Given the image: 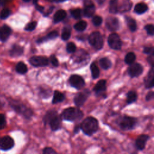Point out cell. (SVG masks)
I'll use <instances>...</instances> for the list:
<instances>
[{
  "label": "cell",
  "mask_w": 154,
  "mask_h": 154,
  "mask_svg": "<svg viewBox=\"0 0 154 154\" xmlns=\"http://www.w3.org/2000/svg\"><path fill=\"white\" fill-rule=\"evenodd\" d=\"M106 82L105 79H101L96 83L93 88V91H94L96 95L97 96L104 95V93L106 90Z\"/></svg>",
  "instance_id": "9a60e30c"
},
{
  "label": "cell",
  "mask_w": 154,
  "mask_h": 154,
  "mask_svg": "<svg viewBox=\"0 0 154 154\" xmlns=\"http://www.w3.org/2000/svg\"><path fill=\"white\" fill-rule=\"evenodd\" d=\"M143 70V67L140 64L132 63L129 67L128 69V72L131 77L134 78L140 76L142 73Z\"/></svg>",
  "instance_id": "4fadbf2b"
},
{
  "label": "cell",
  "mask_w": 154,
  "mask_h": 154,
  "mask_svg": "<svg viewBox=\"0 0 154 154\" xmlns=\"http://www.w3.org/2000/svg\"><path fill=\"white\" fill-rule=\"evenodd\" d=\"M153 57H154V54L153 53V54H150L148 58H147L148 62L150 64V65L152 66V67L153 66V61H154Z\"/></svg>",
  "instance_id": "c3c4849f"
},
{
  "label": "cell",
  "mask_w": 154,
  "mask_h": 154,
  "mask_svg": "<svg viewBox=\"0 0 154 154\" xmlns=\"http://www.w3.org/2000/svg\"><path fill=\"white\" fill-rule=\"evenodd\" d=\"M136 56L133 52H129L126 54L125 58V61L128 64H132L135 60Z\"/></svg>",
  "instance_id": "e575fe53"
},
{
  "label": "cell",
  "mask_w": 154,
  "mask_h": 154,
  "mask_svg": "<svg viewBox=\"0 0 154 154\" xmlns=\"http://www.w3.org/2000/svg\"><path fill=\"white\" fill-rule=\"evenodd\" d=\"M94 12H95V6L93 4V3L91 2L87 3L83 10L84 16L87 17H90L94 14Z\"/></svg>",
  "instance_id": "d6986e66"
},
{
  "label": "cell",
  "mask_w": 154,
  "mask_h": 154,
  "mask_svg": "<svg viewBox=\"0 0 154 154\" xmlns=\"http://www.w3.org/2000/svg\"><path fill=\"white\" fill-rule=\"evenodd\" d=\"M69 82L72 87L77 90H80L85 86L84 79L79 75H73L69 78Z\"/></svg>",
  "instance_id": "9c48e42d"
},
{
  "label": "cell",
  "mask_w": 154,
  "mask_h": 154,
  "mask_svg": "<svg viewBox=\"0 0 154 154\" xmlns=\"http://www.w3.org/2000/svg\"><path fill=\"white\" fill-rule=\"evenodd\" d=\"M10 10H9L8 8H4L0 13V18L1 19H5L10 15Z\"/></svg>",
  "instance_id": "8d00e7d4"
},
{
  "label": "cell",
  "mask_w": 154,
  "mask_h": 154,
  "mask_svg": "<svg viewBox=\"0 0 154 154\" xmlns=\"http://www.w3.org/2000/svg\"><path fill=\"white\" fill-rule=\"evenodd\" d=\"M62 120L74 122L81 120L84 117V112L79 108L69 107L65 108L60 114Z\"/></svg>",
  "instance_id": "7a4b0ae2"
},
{
  "label": "cell",
  "mask_w": 154,
  "mask_h": 154,
  "mask_svg": "<svg viewBox=\"0 0 154 154\" xmlns=\"http://www.w3.org/2000/svg\"><path fill=\"white\" fill-rule=\"evenodd\" d=\"M50 61L51 64L55 66V67H57L58 66V61L57 60V58L55 57V56L54 55H52L50 57Z\"/></svg>",
  "instance_id": "f6af8a7d"
},
{
  "label": "cell",
  "mask_w": 154,
  "mask_h": 154,
  "mask_svg": "<svg viewBox=\"0 0 154 154\" xmlns=\"http://www.w3.org/2000/svg\"><path fill=\"white\" fill-rule=\"evenodd\" d=\"M87 25V24L86 22L84 20H81L75 24L74 28L78 31H82L86 29Z\"/></svg>",
  "instance_id": "836d02e7"
},
{
  "label": "cell",
  "mask_w": 154,
  "mask_h": 154,
  "mask_svg": "<svg viewBox=\"0 0 154 154\" xmlns=\"http://www.w3.org/2000/svg\"><path fill=\"white\" fill-rule=\"evenodd\" d=\"M154 98V92L151 91L147 93V94L146 96V101H150L152 100Z\"/></svg>",
  "instance_id": "bcb514c9"
},
{
  "label": "cell",
  "mask_w": 154,
  "mask_h": 154,
  "mask_svg": "<svg viewBox=\"0 0 154 154\" xmlns=\"http://www.w3.org/2000/svg\"><path fill=\"white\" fill-rule=\"evenodd\" d=\"M132 7V3L129 0H125L121 5H120V7H119V11H120L121 12H125L129 11L131 10Z\"/></svg>",
  "instance_id": "f1b7e54d"
},
{
  "label": "cell",
  "mask_w": 154,
  "mask_h": 154,
  "mask_svg": "<svg viewBox=\"0 0 154 154\" xmlns=\"http://www.w3.org/2000/svg\"><path fill=\"white\" fill-rule=\"evenodd\" d=\"M105 25L108 29L111 31H117L120 26L119 21L118 19L115 17H108L106 20Z\"/></svg>",
  "instance_id": "5bb4252c"
},
{
  "label": "cell",
  "mask_w": 154,
  "mask_h": 154,
  "mask_svg": "<svg viewBox=\"0 0 154 154\" xmlns=\"http://www.w3.org/2000/svg\"><path fill=\"white\" fill-rule=\"evenodd\" d=\"M35 8H36L38 11H40V13H43V12L44 7L41 6V5H38V4H35Z\"/></svg>",
  "instance_id": "f907efd6"
},
{
  "label": "cell",
  "mask_w": 154,
  "mask_h": 154,
  "mask_svg": "<svg viewBox=\"0 0 154 154\" xmlns=\"http://www.w3.org/2000/svg\"><path fill=\"white\" fill-rule=\"evenodd\" d=\"M137 100V94L134 91H129L126 94V103L131 104L134 103Z\"/></svg>",
  "instance_id": "d4e9b609"
},
{
  "label": "cell",
  "mask_w": 154,
  "mask_h": 154,
  "mask_svg": "<svg viewBox=\"0 0 154 154\" xmlns=\"http://www.w3.org/2000/svg\"><path fill=\"white\" fill-rule=\"evenodd\" d=\"M90 70L93 78H97L99 76V69L95 63H92L90 65Z\"/></svg>",
  "instance_id": "1f68e13d"
},
{
  "label": "cell",
  "mask_w": 154,
  "mask_h": 154,
  "mask_svg": "<svg viewBox=\"0 0 154 154\" xmlns=\"http://www.w3.org/2000/svg\"><path fill=\"white\" fill-rule=\"evenodd\" d=\"M109 11L110 13L116 14L119 11V5L117 0H110Z\"/></svg>",
  "instance_id": "f546056e"
},
{
  "label": "cell",
  "mask_w": 154,
  "mask_h": 154,
  "mask_svg": "<svg viewBox=\"0 0 154 154\" xmlns=\"http://www.w3.org/2000/svg\"><path fill=\"white\" fill-rule=\"evenodd\" d=\"M92 22L94 26H98L101 25V23L102 22V18L99 16H96L93 18Z\"/></svg>",
  "instance_id": "b9f144b4"
},
{
  "label": "cell",
  "mask_w": 154,
  "mask_h": 154,
  "mask_svg": "<svg viewBox=\"0 0 154 154\" xmlns=\"http://www.w3.org/2000/svg\"><path fill=\"white\" fill-rule=\"evenodd\" d=\"M7 122L5 116L3 114H0V130L4 129L6 126Z\"/></svg>",
  "instance_id": "60d3db41"
},
{
  "label": "cell",
  "mask_w": 154,
  "mask_h": 154,
  "mask_svg": "<svg viewBox=\"0 0 154 154\" xmlns=\"http://www.w3.org/2000/svg\"><path fill=\"white\" fill-rule=\"evenodd\" d=\"M40 94L43 98H48L51 96V90L45 88H42L40 90Z\"/></svg>",
  "instance_id": "ee69618b"
},
{
  "label": "cell",
  "mask_w": 154,
  "mask_h": 154,
  "mask_svg": "<svg viewBox=\"0 0 154 154\" xmlns=\"http://www.w3.org/2000/svg\"><path fill=\"white\" fill-rule=\"evenodd\" d=\"M23 1H25V2H29V1H30L31 0H23Z\"/></svg>",
  "instance_id": "9f6ffc18"
},
{
  "label": "cell",
  "mask_w": 154,
  "mask_h": 154,
  "mask_svg": "<svg viewBox=\"0 0 154 154\" xmlns=\"http://www.w3.org/2000/svg\"><path fill=\"white\" fill-rule=\"evenodd\" d=\"M66 16V12L63 10L57 11L54 16V22L57 23L63 20Z\"/></svg>",
  "instance_id": "603a6c76"
},
{
  "label": "cell",
  "mask_w": 154,
  "mask_h": 154,
  "mask_svg": "<svg viewBox=\"0 0 154 154\" xmlns=\"http://www.w3.org/2000/svg\"><path fill=\"white\" fill-rule=\"evenodd\" d=\"M65 98H66V96L64 94H63V93L58 90H55L54 92V96L52 100V103L57 104V103L62 102L64 100Z\"/></svg>",
  "instance_id": "44dd1931"
},
{
  "label": "cell",
  "mask_w": 154,
  "mask_h": 154,
  "mask_svg": "<svg viewBox=\"0 0 154 154\" xmlns=\"http://www.w3.org/2000/svg\"><path fill=\"white\" fill-rule=\"evenodd\" d=\"M90 95V91L88 89H85L83 90L82 92L77 93L73 99V102L76 107L80 108L87 101Z\"/></svg>",
  "instance_id": "8992f818"
},
{
  "label": "cell",
  "mask_w": 154,
  "mask_h": 154,
  "mask_svg": "<svg viewBox=\"0 0 154 154\" xmlns=\"http://www.w3.org/2000/svg\"><path fill=\"white\" fill-rule=\"evenodd\" d=\"M67 0H54V2H64V1H66Z\"/></svg>",
  "instance_id": "db71d44e"
},
{
  "label": "cell",
  "mask_w": 154,
  "mask_h": 154,
  "mask_svg": "<svg viewBox=\"0 0 154 154\" xmlns=\"http://www.w3.org/2000/svg\"><path fill=\"white\" fill-rule=\"evenodd\" d=\"M71 15L72 17H73L75 19H79L81 16V10L79 8H76L74 10H71L70 11Z\"/></svg>",
  "instance_id": "f35d334b"
},
{
  "label": "cell",
  "mask_w": 154,
  "mask_h": 154,
  "mask_svg": "<svg viewBox=\"0 0 154 154\" xmlns=\"http://www.w3.org/2000/svg\"><path fill=\"white\" fill-rule=\"evenodd\" d=\"M14 146V140L10 136L6 135L0 138V149L2 150H8Z\"/></svg>",
  "instance_id": "8fae6325"
},
{
  "label": "cell",
  "mask_w": 154,
  "mask_h": 154,
  "mask_svg": "<svg viewBox=\"0 0 154 154\" xmlns=\"http://www.w3.org/2000/svg\"><path fill=\"white\" fill-rule=\"evenodd\" d=\"M16 70L20 74H25L28 71V68L26 64L23 62H19L16 66Z\"/></svg>",
  "instance_id": "83f0119b"
},
{
  "label": "cell",
  "mask_w": 154,
  "mask_h": 154,
  "mask_svg": "<svg viewBox=\"0 0 154 154\" xmlns=\"http://www.w3.org/2000/svg\"><path fill=\"white\" fill-rule=\"evenodd\" d=\"M32 1H33V3H34V4H37V2L38 0H32Z\"/></svg>",
  "instance_id": "11a10c76"
},
{
  "label": "cell",
  "mask_w": 154,
  "mask_h": 154,
  "mask_svg": "<svg viewBox=\"0 0 154 154\" xmlns=\"http://www.w3.org/2000/svg\"><path fill=\"white\" fill-rule=\"evenodd\" d=\"M11 29L8 25H4L0 28V40L3 42H5L11 35Z\"/></svg>",
  "instance_id": "e0dca14e"
},
{
  "label": "cell",
  "mask_w": 154,
  "mask_h": 154,
  "mask_svg": "<svg viewBox=\"0 0 154 154\" xmlns=\"http://www.w3.org/2000/svg\"><path fill=\"white\" fill-rule=\"evenodd\" d=\"M138 119L134 117L128 115H122L116 120L117 126L122 131H131L136 128L138 125Z\"/></svg>",
  "instance_id": "3957f363"
},
{
  "label": "cell",
  "mask_w": 154,
  "mask_h": 154,
  "mask_svg": "<svg viewBox=\"0 0 154 154\" xmlns=\"http://www.w3.org/2000/svg\"><path fill=\"white\" fill-rule=\"evenodd\" d=\"M76 49V47L73 43L70 42L67 43L66 46V50L69 53H73L75 52Z\"/></svg>",
  "instance_id": "ab89813d"
},
{
  "label": "cell",
  "mask_w": 154,
  "mask_h": 154,
  "mask_svg": "<svg viewBox=\"0 0 154 154\" xmlns=\"http://www.w3.org/2000/svg\"><path fill=\"white\" fill-rule=\"evenodd\" d=\"M79 125L81 130L87 136H92L99 129V122L96 118L92 116L86 117Z\"/></svg>",
  "instance_id": "6da1fadb"
},
{
  "label": "cell",
  "mask_w": 154,
  "mask_h": 154,
  "mask_svg": "<svg viewBox=\"0 0 154 154\" xmlns=\"http://www.w3.org/2000/svg\"><path fill=\"white\" fill-rule=\"evenodd\" d=\"M10 105L17 113L22 115L26 120L31 119L33 116L32 110L19 101L11 100L10 102Z\"/></svg>",
  "instance_id": "277c9868"
},
{
  "label": "cell",
  "mask_w": 154,
  "mask_h": 154,
  "mask_svg": "<svg viewBox=\"0 0 154 154\" xmlns=\"http://www.w3.org/2000/svg\"><path fill=\"white\" fill-rule=\"evenodd\" d=\"M126 21L127 23V25L129 28V29L132 31V32H134L136 31L137 29V23H136V21L131 18V17H126Z\"/></svg>",
  "instance_id": "4316f807"
},
{
  "label": "cell",
  "mask_w": 154,
  "mask_h": 154,
  "mask_svg": "<svg viewBox=\"0 0 154 154\" xmlns=\"http://www.w3.org/2000/svg\"><path fill=\"white\" fill-rule=\"evenodd\" d=\"M54 8V7H51L49 8V10L46 11V13L45 14H44V16H48V15H49V14L52 12Z\"/></svg>",
  "instance_id": "f5cc1de1"
},
{
  "label": "cell",
  "mask_w": 154,
  "mask_h": 154,
  "mask_svg": "<svg viewBox=\"0 0 154 154\" xmlns=\"http://www.w3.org/2000/svg\"><path fill=\"white\" fill-rule=\"evenodd\" d=\"M148 9L147 5L143 2H140L137 4L134 8V11L139 14L145 13Z\"/></svg>",
  "instance_id": "484cf974"
},
{
  "label": "cell",
  "mask_w": 154,
  "mask_h": 154,
  "mask_svg": "<svg viewBox=\"0 0 154 154\" xmlns=\"http://www.w3.org/2000/svg\"><path fill=\"white\" fill-rule=\"evenodd\" d=\"M153 79H154V71L153 67L149 72L147 76L144 79L145 86L146 88H151L153 87Z\"/></svg>",
  "instance_id": "ac0fdd59"
},
{
  "label": "cell",
  "mask_w": 154,
  "mask_h": 154,
  "mask_svg": "<svg viewBox=\"0 0 154 154\" xmlns=\"http://www.w3.org/2000/svg\"><path fill=\"white\" fill-rule=\"evenodd\" d=\"M150 139V137L147 134L139 135L135 140V146L138 150H143L146 146L147 142Z\"/></svg>",
  "instance_id": "30bf717a"
},
{
  "label": "cell",
  "mask_w": 154,
  "mask_h": 154,
  "mask_svg": "<svg viewBox=\"0 0 154 154\" xmlns=\"http://www.w3.org/2000/svg\"><path fill=\"white\" fill-rule=\"evenodd\" d=\"M74 61L77 63H81L84 61H87L89 59V54L84 50L80 49L73 56Z\"/></svg>",
  "instance_id": "2e32d148"
},
{
  "label": "cell",
  "mask_w": 154,
  "mask_h": 154,
  "mask_svg": "<svg viewBox=\"0 0 154 154\" xmlns=\"http://www.w3.org/2000/svg\"><path fill=\"white\" fill-rule=\"evenodd\" d=\"M81 131V128H80V125L79 124H77L75 126L74 128H73V133L75 134L79 133V132Z\"/></svg>",
  "instance_id": "681fc988"
},
{
  "label": "cell",
  "mask_w": 154,
  "mask_h": 154,
  "mask_svg": "<svg viewBox=\"0 0 154 154\" xmlns=\"http://www.w3.org/2000/svg\"><path fill=\"white\" fill-rule=\"evenodd\" d=\"M37 23L36 21H32V22L28 23L25 26L24 29H25V31H33L35 28V27L37 26Z\"/></svg>",
  "instance_id": "74e56055"
},
{
  "label": "cell",
  "mask_w": 154,
  "mask_h": 154,
  "mask_svg": "<svg viewBox=\"0 0 154 154\" xmlns=\"http://www.w3.org/2000/svg\"><path fill=\"white\" fill-rule=\"evenodd\" d=\"M29 63L34 67L46 66L49 63L48 58L43 56H34L29 58Z\"/></svg>",
  "instance_id": "ba28073f"
},
{
  "label": "cell",
  "mask_w": 154,
  "mask_h": 154,
  "mask_svg": "<svg viewBox=\"0 0 154 154\" xmlns=\"http://www.w3.org/2000/svg\"><path fill=\"white\" fill-rule=\"evenodd\" d=\"M46 1H49V2H54V0H46Z\"/></svg>",
  "instance_id": "6f0895ef"
},
{
  "label": "cell",
  "mask_w": 154,
  "mask_h": 154,
  "mask_svg": "<svg viewBox=\"0 0 154 154\" xmlns=\"http://www.w3.org/2000/svg\"><path fill=\"white\" fill-rule=\"evenodd\" d=\"M153 47H145L143 50V52L146 54H152L153 53Z\"/></svg>",
  "instance_id": "7dc6e473"
},
{
  "label": "cell",
  "mask_w": 154,
  "mask_h": 154,
  "mask_svg": "<svg viewBox=\"0 0 154 154\" xmlns=\"http://www.w3.org/2000/svg\"><path fill=\"white\" fill-rule=\"evenodd\" d=\"M42 154H59L51 147H46L42 150Z\"/></svg>",
  "instance_id": "d590c367"
},
{
  "label": "cell",
  "mask_w": 154,
  "mask_h": 154,
  "mask_svg": "<svg viewBox=\"0 0 154 154\" xmlns=\"http://www.w3.org/2000/svg\"><path fill=\"white\" fill-rule=\"evenodd\" d=\"M108 43L109 47L113 49L119 50L122 48V41L119 35L116 33H112L109 35Z\"/></svg>",
  "instance_id": "52a82bcc"
},
{
  "label": "cell",
  "mask_w": 154,
  "mask_h": 154,
  "mask_svg": "<svg viewBox=\"0 0 154 154\" xmlns=\"http://www.w3.org/2000/svg\"><path fill=\"white\" fill-rule=\"evenodd\" d=\"M23 52V48L17 45H14L10 50V55L13 57H19L22 55Z\"/></svg>",
  "instance_id": "ffe728a7"
},
{
  "label": "cell",
  "mask_w": 154,
  "mask_h": 154,
  "mask_svg": "<svg viewBox=\"0 0 154 154\" xmlns=\"http://www.w3.org/2000/svg\"><path fill=\"white\" fill-rule=\"evenodd\" d=\"M145 29L147 31V32L150 35H153L154 34V26L152 24H149L145 26Z\"/></svg>",
  "instance_id": "7bdbcfd3"
},
{
  "label": "cell",
  "mask_w": 154,
  "mask_h": 154,
  "mask_svg": "<svg viewBox=\"0 0 154 154\" xmlns=\"http://www.w3.org/2000/svg\"><path fill=\"white\" fill-rule=\"evenodd\" d=\"M99 64L100 67L103 69H108L111 66V61L106 57L102 58L99 61Z\"/></svg>",
  "instance_id": "4dcf8cb0"
},
{
  "label": "cell",
  "mask_w": 154,
  "mask_h": 154,
  "mask_svg": "<svg viewBox=\"0 0 154 154\" xmlns=\"http://www.w3.org/2000/svg\"><path fill=\"white\" fill-rule=\"evenodd\" d=\"M58 36V32L56 31H52L50 32L48 34H47L45 37L40 38L37 40V43H42L45 41H48L49 40H52L57 38Z\"/></svg>",
  "instance_id": "cb8c5ba5"
},
{
  "label": "cell",
  "mask_w": 154,
  "mask_h": 154,
  "mask_svg": "<svg viewBox=\"0 0 154 154\" xmlns=\"http://www.w3.org/2000/svg\"><path fill=\"white\" fill-rule=\"evenodd\" d=\"M58 114L57 111L55 109H50L46 111L45 114L43 116V122L45 126H46L49 122V121L56 114Z\"/></svg>",
  "instance_id": "7402d4cb"
},
{
  "label": "cell",
  "mask_w": 154,
  "mask_h": 154,
  "mask_svg": "<svg viewBox=\"0 0 154 154\" xmlns=\"http://www.w3.org/2000/svg\"><path fill=\"white\" fill-rule=\"evenodd\" d=\"M71 35V28L69 26H65L62 30L61 38L63 40H68Z\"/></svg>",
  "instance_id": "d6a6232c"
},
{
  "label": "cell",
  "mask_w": 154,
  "mask_h": 154,
  "mask_svg": "<svg viewBox=\"0 0 154 154\" xmlns=\"http://www.w3.org/2000/svg\"><path fill=\"white\" fill-rule=\"evenodd\" d=\"M52 131L56 132L62 128V119L58 114L54 116L48 122Z\"/></svg>",
  "instance_id": "7c38bea8"
},
{
  "label": "cell",
  "mask_w": 154,
  "mask_h": 154,
  "mask_svg": "<svg viewBox=\"0 0 154 154\" xmlns=\"http://www.w3.org/2000/svg\"><path fill=\"white\" fill-rule=\"evenodd\" d=\"M88 42L90 45L96 50H99L103 47V39L101 34L98 31L93 32L89 35Z\"/></svg>",
  "instance_id": "5b68a950"
},
{
  "label": "cell",
  "mask_w": 154,
  "mask_h": 154,
  "mask_svg": "<svg viewBox=\"0 0 154 154\" xmlns=\"http://www.w3.org/2000/svg\"><path fill=\"white\" fill-rule=\"evenodd\" d=\"M11 0H0V8L4 6L7 3L10 2Z\"/></svg>",
  "instance_id": "816d5d0a"
}]
</instances>
